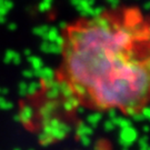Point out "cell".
<instances>
[{"label":"cell","instance_id":"6da1fadb","mask_svg":"<svg viewBox=\"0 0 150 150\" xmlns=\"http://www.w3.org/2000/svg\"><path fill=\"white\" fill-rule=\"evenodd\" d=\"M150 108V16L112 7L66 25L51 78L29 98L35 127L50 115L81 111L139 116ZM42 120V121H43Z\"/></svg>","mask_w":150,"mask_h":150}]
</instances>
